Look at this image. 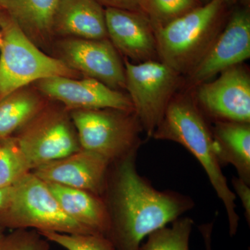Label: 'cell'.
I'll return each instance as SVG.
<instances>
[{
    "label": "cell",
    "mask_w": 250,
    "mask_h": 250,
    "mask_svg": "<svg viewBox=\"0 0 250 250\" xmlns=\"http://www.w3.org/2000/svg\"><path fill=\"white\" fill-rule=\"evenodd\" d=\"M36 231L17 229L0 240V250H49L46 240Z\"/></svg>",
    "instance_id": "24"
},
{
    "label": "cell",
    "mask_w": 250,
    "mask_h": 250,
    "mask_svg": "<svg viewBox=\"0 0 250 250\" xmlns=\"http://www.w3.org/2000/svg\"><path fill=\"white\" fill-rule=\"evenodd\" d=\"M199 1L201 2V4L202 5L207 4V3L209 2L210 1H211V0H199Z\"/></svg>",
    "instance_id": "29"
},
{
    "label": "cell",
    "mask_w": 250,
    "mask_h": 250,
    "mask_svg": "<svg viewBox=\"0 0 250 250\" xmlns=\"http://www.w3.org/2000/svg\"><path fill=\"white\" fill-rule=\"evenodd\" d=\"M125 89L149 137L160 124L181 83V75L159 60L139 63L125 58Z\"/></svg>",
    "instance_id": "7"
},
{
    "label": "cell",
    "mask_w": 250,
    "mask_h": 250,
    "mask_svg": "<svg viewBox=\"0 0 250 250\" xmlns=\"http://www.w3.org/2000/svg\"><path fill=\"white\" fill-rule=\"evenodd\" d=\"M47 104V99L29 85L1 99L0 141L20 131Z\"/></svg>",
    "instance_id": "19"
},
{
    "label": "cell",
    "mask_w": 250,
    "mask_h": 250,
    "mask_svg": "<svg viewBox=\"0 0 250 250\" xmlns=\"http://www.w3.org/2000/svg\"><path fill=\"white\" fill-rule=\"evenodd\" d=\"M19 131L16 139L32 170L81 149L70 113L64 106L47 104Z\"/></svg>",
    "instance_id": "8"
},
{
    "label": "cell",
    "mask_w": 250,
    "mask_h": 250,
    "mask_svg": "<svg viewBox=\"0 0 250 250\" xmlns=\"http://www.w3.org/2000/svg\"><path fill=\"white\" fill-rule=\"evenodd\" d=\"M235 195L241 200L245 210V216L248 225H250V186L243 182L238 177H233L231 179Z\"/></svg>",
    "instance_id": "25"
},
{
    "label": "cell",
    "mask_w": 250,
    "mask_h": 250,
    "mask_svg": "<svg viewBox=\"0 0 250 250\" xmlns=\"http://www.w3.org/2000/svg\"><path fill=\"white\" fill-rule=\"evenodd\" d=\"M38 232L47 241L57 243L67 250H116L110 240L103 235Z\"/></svg>",
    "instance_id": "23"
},
{
    "label": "cell",
    "mask_w": 250,
    "mask_h": 250,
    "mask_svg": "<svg viewBox=\"0 0 250 250\" xmlns=\"http://www.w3.org/2000/svg\"><path fill=\"white\" fill-rule=\"evenodd\" d=\"M152 138L179 143L196 158L225 207L230 236L236 235L239 223L236 196L222 170L211 128L194 99L188 95H174Z\"/></svg>",
    "instance_id": "2"
},
{
    "label": "cell",
    "mask_w": 250,
    "mask_h": 250,
    "mask_svg": "<svg viewBox=\"0 0 250 250\" xmlns=\"http://www.w3.org/2000/svg\"><path fill=\"white\" fill-rule=\"evenodd\" d=\"M212 229H213V224H207V225H202L200 227V231L202 233V237H203L206 250H212Z\"/></svg>",
    "instance_id": "27"
},
{
    "label": "cell",
    "mask_w": 250,
    "mask_h": 250,
    "mask_svg": "<svg viewBox=\"0 0 250 250\" xmlns=\"http://www.w3.org/2000/svg\"><path fill=\"white\" fill-rule=\"evenodd\" d=\"M211 131L220 165L232 166L250 186V123L215 122Z\"/></svg>",
    "instance_id": "18"
},
{
    "label": "cell",
    "mask_w": 250,
    "mask_h": 250,
    "mask_svg": "<svg viewBox=\"0 0 250 250\" xmlns=\"http://www.w3.org/2000/svg\"><path fill=\"white\" fill-rule=\"evenodd\" d=\"M33 84L46 99L58 102L68 111L103 108L134 111L129 95L94 79L52 77Z\"/></svg>",
    "instance_id": "11"
},
{
    "label": "cell",
    "mask_w": 250,
    "mask_h": 250,
    "mask_svg": "<svg viewBox=\"0 0 250 250\" xmlns=\"http://www.w3.org/2000/svg\"><path fill=\"white\" fill-rule=\"evenodd\" d=\"M0 227L37 231L95 234L74 221L61 208L47 184L29 172L12 187L7 205L0 212Z\"/></svg>",
    "instance_id": "5"
},
{
    "label": "cell",
    "mask_w": 250,
    "mask_h": 250,
    "mask_svg": "<svg viewBox=\"0 0 250 250\" xmlns=\"http://www.w3.org/2000/svg\"><path fill=\"white\" fill-rule=\"evenodd\" d=\"M102 6L126 11H141L144 0H96Z\"/></svg>",
    "instance_id": "26"
},
{
    "label": "cell",
    "mask_w": 250,
    "mask_h": 250,
    "mask_svg": "<svg viewBox=\"0 0 250 250\" xmlns=\"http://www.w3.org/2000/svg\"><path fill=\"white\" fill-rule=\"evenodd\" d=\"M31 170L16 137L0 141V189L13 187Z\"/></svg>",
    "instance_id": "21"
},
{
    "label": "cell",
    "mask_w": 250,
    "mask_h": 250,
    "mask_svg": "<svg viewBox=\"0 0 250 250\" xmlns=\"http://www.w3.org/2000/svg\"><path fill=\"white\" fill-rule=\"evenodd\" d=\"M11 191L12 187L0 189V212L7 205L11 197Z\"/></svg>",
    "instance_id": "28"
},
{
    "label": "cell",
    "mask_w": 250,
    "mask_h": 250,
    "mask_svg": "<svg viewBox=\"0 0 250 250\" xmlns=\"http://www.w3.org/2000/svg\"><path fill=\"white\" fill-rule=\"evenodd\" d=\"M223 0H211L155 31L158 58L188 75L220 33Z\"/></svg>",
    "instance_id": "3"
},
{
    "label": "cell",
    "mask_w": 250,
    "mask_h": 250,
    "mask_svg": "<svg viewBox=\"0 0 250 250\" xmlns=\"http://www.w3.org/2000/svg\"><path fill=\"white\" fill-rule=\"evenodd\" d=\"M224 2L225 3V4H228V3H231V1H233V0H223Z\"/></svg>",
    "instance_id": "32"
},
{
    "label": "cell",
    "mask_w": 250,
    "mask_h": 250,
    "mask_svg": "<svg viewBox=\"0 0 250 250\" xmlns=\"http://www.w3.org/2000/svg\"><path fill=\"white\" fill-rule=\"evenodd\" d=\"M57 38L108 39L105 10L96 0H59L53 21Z\"/></svg>",
    "instance_id": "15"
},
{
    "label": "cell",
    "mask_w": 250,
    "mask_h": 250,
    "mask_svg": "<svg viewBox=\"0 0 250 250\" xmlns=\"http://www.w3.org/2000/svg\"><path fill=\"white\" fill-rule=\"evenodd\" d=\"M82 149L111 164L142 146L143 129L134 111L113 108L69 111Z\"/></svg>",
    "instance_id": "6"
},
{
    "label": "cell",
    "mask_w": 250,
    "mask_h": 250,
    "mask_svg": "<svg viewBox=\"0 0 250 250\" xmlns=\"http://www.w3.org/2000/svg\"><path fill=\"white\" fill-rule=\"evenodd\" d=\"M211 82L197 85L195 100L213 121L250 123V77L246 67L236 65L224 70Z\"/></svg>",
    "instance_id": "10"
},
{
    "label": "cell",
    "mask_w": 250,
    "mask_h": 250,
    "mask_svg": "<svg viewBox=\"0 0 250 250\" xmlns=\"http://www.w3.org/2000/svg\"><path fill=\"white\" fill-rule=\"evenodd\" d=\"M0 100L42 79L82 77L60 59L36 46L6 14H0Z\"/></svg>",
    "instance_id": "4"
},
{
    "label": "cell",
    "mask_w": 250,
    "mask_h": 250,
    "mask_svg": "<svg viewBox=\"0 0 250 250\" xmlns=\"http://www.w3.org/2000/svg\"><path fill=\"white\" fill-rule=\"evenodd\" d=\"M138 151L112 163L103 195L110 227L106 238L116 250H140L148 235L167 226L195 207L190 196L159 190L139 174Z\"/></svg>",
    "instance_id": "1"
},
{
    "label": "cell",
    "mask_w": 250,
    "mask_h": 250,
    "mask_svg": "<svg viewBox=\"0 0 250 250\" xmlns=\"http://www.w3.org/2000/svg\"><path fill=\"white\" fill-rule=\"evenodd\" d=\"M46 184L69 218L95 234L106 236L109 229L110 219L103 197L75 188Z\"/></svg>",
    "instance_id": "17"
},
{
    "label": "cell",
    "mask_w": 250,
    "mask_h": 250,
    "mask_svg": "<svg viewBox=\"0 0 250 250\" xmlns=\"http://www.w3.org/2000/svg\"><path fill=\"white\" fill-rule=\"evenodd\" d=\"M250 57L249 11L236 10L201 60L188 75L190 83L197 86L227 69L241 65Z\"/></svg>",
    "instance_id": "12"
},
{
    "label": "cell",
    "mask_w": 250,
    "mask_h": 250,
    "mask_svg": "<svg viewBox=\"0 0 250 250\" xmlns=\"http://www.w3.org/2000/svg\"><path fill=\"white\" fill-rule=\"evenodd\" d=\"M59 0H0V7L44 52L52 53L53 21Z\"/></svg>",
    "instance_id": "16"
},
{
    "label": "cell",
    "mask_w": 250,
    "mask_h": 250,
    "mask_svg": "<svg viewBox=\"0 0 250 250\" xmlns=\"http://www.w3.org/2000/svg\"><path fill=\"white\" fill-rule=\"evenodd\" d=\"M1 44H2V35H1V32H0V47H1Z\"/></svg>",
    "instance_id": "31"
},
{
    "label": "cell",
    "mask_w": 250,
    "mask_h": 250,
    "mask_svg": "<svg viewBox=\"0 0 250 250\" xmlns=\"http://www.w3.org/2000/svg\"><path fill=\"white\" fill-rule=\"evenodd\" d=\"M3 236H4V234H3L2 228L0 227V240L3 238Z\"/></svg>",
    "instance_id": "30"
},
{
    "label": "cell",
    "mask_w": 250,
    "mask_h": 250,
    "mask_svg": "<svg viewBox=\"0 0 250 250\" xmlns=\"http://www.w3.org/2000/svg\"><path fill=\"white\" fill-rule=\"evenodd\" d=\"M108 39L125 58L134 63L159 60L156 33L141 11L105 9Z\"/></svg>",
    "instance_id": "14"
},
{
    "label": "cell",
    "mask_w": 250,
    "mask_h": 250,
    "mask_svg": "<svg viewBox=\"0 0 250 250\" xmlns=\"http://www.w3.org/2000/svg\"><path fill=\"white\" fill-rule=\"evenodd\" d=\"M202 5L199 0H144L141 12L156 31Z\"/></svg>",
    "instance_id": "22"
},
{
    "label": "cell",
    "mask_w": 250,
    "mask_h": 250,
    "mask_svg": "<svg viewBox=\"0 0 250 250\" xmlns=\"http://www.w3.org/2000/svg\"><path fill=\"white\" fill-rule=\"evenodd\" d=\"M171 224L170 227H164L148 235L140 250H189L193 220L180 217Z\"/></svg>",
    "instance_id": "20"
},
{
    "label": "cell",
    "mask_w": 250,
    "mask_h": 250,
    "mask_svg": "<svg viewBox=\"0 0 250 250\" xmlns=\"http://www.w3.org/2000/svg\"><path fill=\"white\" fill-rule=\"evenodd\" d=\"M52 54L82 76L94 79L113 89H125V65L108 39L61 38Z\"/></svg>",
    "instance_id": "9"
},
{
    "label": "cell",
    "mask_w": 250,
    "mask_h": 250,
    "mask_svg": "<svg viewBox=\"0 0 250 250\" xmlns=\"http://www.w3.org/2000/svg\"><path fill=\"white\" fill-rule=\"evenodd\" d=\"M111 164L103 156L81 148L31 172L46 183L75 188L103 196Z\"/></svg>",
    "instance_id": "13"
}]
</instances>
